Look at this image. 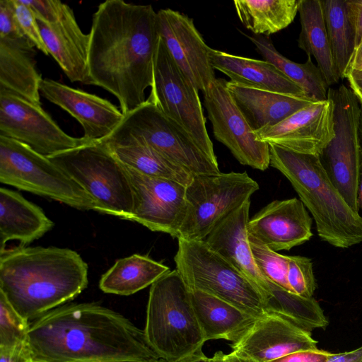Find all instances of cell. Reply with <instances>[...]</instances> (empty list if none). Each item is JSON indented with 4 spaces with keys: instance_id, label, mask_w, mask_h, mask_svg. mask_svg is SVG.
<instances>
[{
    "instance_id": "1",
    "label": "cell",
    "mask_w": 362,
    "mask_h": 362,
    "mask_svg": "<svg viewBox=\"0 0 362 362\" xmlns=\"http://www.w3.org/2000/svg\"><path fill=\"white\" fill-rule=\"evenodd\" d=\"M89 35L90 85L115 95L126 115L145 103L152 84L157 12L151 5L107 0L93 13Z\"/></svg>"
},
{
    "instance_id": "2",
    "label": "cell",
    "mask_w": 362,
    "mask_h": 362,
    "mask_svg": "<svg viewBox=\"0 0 362 362\" xmlns=\"http://www.w3.org/2000/svg\"><path fill=\"white\" fill-rule=\"evenodd\" d=\"M34 362L156 361L144 330L96 303H68L30 324Z\"/></svg>"
},
{
    "instance_id": "3",
    "label": "cell",
    "mask_w": 362,
    "mask_h": 362,
    "mask_svg": "<svg viewBox=\"0 0 362 362\" xmlns=\"http://www.w3.org/2000/svg\"><path fill=\"white\" fill-rule=\"evenodd\" d=\"M88 265L76 251L20 245L0 250V291L28 320L74 299L88 286Z\"/></svg>"
},
{
    "instance_id": "4",
    "label": "cell",
    "mask_w": 362,
    "mask_h": 362,
    "mask_svg": "<svg viewBox=\"0 0 362 362\" xmlns=\"http://www.w3.org/2000/svg\"><path fill=\"white\" fill-rule=\"evenodd\" d=\"M269 146L270 165L291 182L311 214L321 240L339 248L362 243V216L351 209L334 186L319 156Z\"/></svg>"
},
{
    "instance_id": "5",
    "label": "cell",
    "mask_w": 362,
    "mask_h": 362,
    "mask_svg": "<svg viewBox=\"0 0 362 362\" xmlns=\"http://www.w3.org/2000/svg\"><path fill=\"white\" fill-rule=\"evenodd\" d=\"M144 332L151 349L168 362L179 361L202 349L206 340L190 291L176 269L151 286Z\"/></svg>"
},
{
    "instance_id": "6",
    "label": "cell",
    "mask_w": 362,
    "mask_h": 362,
    "mask_svg": "<svg viewBox=\"0 0 362 362\" xmlns=\"http://www.w3.org/2000/svg\"><path fill=\"white\" fill-rule=\"evenodd\" d=\"M47 158L87 192L95 211L130 221L134 193L129 176L103 142H88Z\"/></svg>"
},
{
    "instance_id": "7",
    "label": "cell",
    "mask_w": 362,
    "mask_h": 362,
    "mask_svg": "<svg viewBox=\"0 0 362 362\" xmlns=\"http://www.w3.org/2000/svg\"><path fill=\"white\" fill-rule=\"evenodd\" d=\"M178 240L176 270L189 290H198L237 307L255 318L266 306L255 285L204 240Z\"/></svg>"
},
{
    "instance_id": "8",
    "label": "cell",
    "mask_w": 362,
    "mask_h": 362,
    "mask_svg": "<svg viewBox=\"0 0 362 362\" xmlns=\"http://www.w3.org/2000/svg\"><path fill=\"white\" fill-rule=\"evenodd\" d=\"M258 189V183L246 172L193 176L186 187L185 215L177 239L204 240Z\"/></svg>"
},
{
    "instance_id": "9",
    "label": "cell",
    "mask_w": 362,
    "mask_h": 362,
    "mask_svg": "<svg viewBox=\"0 0 362 362\" xmlns=\"http://www.w3.org/2000/svg\"><path fill=\"white\" fill-rule=\"evenodd\" d=\"M0 182L81 210L91 197L61 168L28 146L0 135Z\"/></svg>"
},
{
    "instance_id": "10",
    "label": "cell",
    "mask_w": 362,
    "mask_h": 362,
    "mask_svg": "<svg viewBox=\"0 0 362 362\" xmlns=\"http://www.w3.org/2000/svg\"><path fill=\"white\" fill-rule=\"evenodd\" d=\"M327 98L334 104V136L319 157L334 186L351 209L358 213L357 194L362 163L360 103L344 85L329 88Z\"/></svg>"
},
{
    "instance_id": "11",
    "label": "cell",
    "mask_w": 362,
    "mask_h": 362,
    "mask_svg": "<svg viewBox=\"0 0 362 362\" xmlns=\"http://www.w3.org/2000/svg\"><path fill=\"white\" fill-rule=\"evenodd\" d=\"M108 137L129 138L144 143L192 176L221 173L218 162L212 160L148 99L124 115Z\"/></svg>"
},
{
    "instance_id": "12",
    "label": "cell",
    "mask_w": 362,
    "mask_h": 362,
    "mask_svg": "<svg viewBox=\"0 0 362 362\" xmlns=\"http://www.w3.org/2000/svg\"><path fill=\"white\" fill-rule=\"evenodd\" d=\"M147 99L185 131L212 160L218 162L206 129L199 90L175 64L160 36Z\"/></svg>"
},
{
    "instance_id": "13",
    "label": "cell",
    "mask_w": 362,
    "mask_h": 362,
    "mask_svg": "<svg viewBox=\"0 0 362 362\" xmlns=\"http://www.w3.org/2000/svg\"><path fill=\"white\" fill-rule=\"evenodd\" d=\"M0 135L20 141L46 157L90 142L66 134L41 105L2 88Z\"/></svg>"
},
{
    "instance_id": "14",
    "label": "cell",
    "mask_w": 362,
    "mask_h": 362,
    "mask_svg": "<svg viewBox=\"0 0 362 362\" xmlns=\"http://www.w3.org/2000/svg\"><path fill=\"white\" fill-rule=\"evenodd\" d=\"M227 81L216 78L203 93L214 137L242 165L259 170L270 165L268 144L259 141L233 100Z\"/></svg>"
},
{
    "instance_id": "15",
    "label": "cell",
    "mask_w": 362,
    "mask_h": 362,
    "mask_svg": "<svg viewBox=\"0 0 362 362\" xmlns=\"http://www.w3.org/2000/svg\"><path fill=\"white\" fill-rule=\"evenodd\" d=\"M124 166L134 193L130 221L177 238L185 215L186 186L174 180L145 175Z\"/></svg>"
},
{
    "instance_id": "16",
    "label": "cell",
    "mask_w": 362,
    "mask_h": 362,
    "mask_svg": "<svg viewBox=\"0 0 362 362\" xmlns=\"http://www.w3.org/2000/svg\"><path fill=\"white\" fill-rule=\"evenodd\" d=\"M159 36L170 57L193 86L204 93L216 80L211 47L196 28L193 19L170 8L157 12Z\"/></svg>"
},
{
    "instance_id": "17",
    "label": "cell",
    "mask_w": 362,
    "mask_h": 362,
    "mask_svg": "<svg viewBox=\"0 0 362 362\" xmlns=\"http://www.w3.org/2000/svg\"><path fill=\"white\" fill-rule=\"evenodd\" d=\"M334 104L315 101L281 122L254 132L257 138L290 151L320 156L334 136Z\"/></svg>"
},
{
    "instance_id": "18",
    "label": "cell",
    "mask_w": 362,
    "mask_h": 362,
    "mask_svg": "<svg viewBox=\"0 0 362 362\" xmlns=\"http://www.w3.org/2000/svg\"><path fill=\"white\" fill-rule=\"evenodd\" d=\"M312 223L313 218L300 199L274 200L249 220L248 239L276 252L290 250L312 238Z\"/></svg>"
},
{
    "instance_id": "19",
    "label": "cell",
    "mask_w": 362,
    "mask_h": 362,
    "mask_svg": "<svg viewBox=\"0 0 362 362\" xmlns=\"http://www.w3.org/2000/svg\"><path fill=\"white\" fill-rule=\"evenodd\" d=\"M317 344L311 332L267 313L255 319L230 347L236 354L256 362H269L298 351L316 349Z\"/></svg>"
},
{
    "instance_id": "20",
    "label": "cell",
    "mask_w": 362,
    "mask_h": 362,
    "mask_svg": "<svg viewBox=\"0 0 362 362\" xmlns=\"http://www.w3.org/2000/svg\"><path fill=\"white\" fill-rule=\"evenodd\" d=\"M40 91L45 99L80 123L83 137L88 141H100L108 137L124 117L109 100L52 79H42Z\"/></svg>"
},
{
    "instance_id": "21",
    "label": "cell",
    "mask_w": 362,
    "mask_h": 362,
    "mask_svg": "<svg viewBox=\"0 0 362 362\" xmlns=\"http://www.w3.org/2000/svg\"><path fill=\"white\" fill-rule=\"evenodd\" d=\"M250 200L221 221L205 238L208 246L244 274L258 289L265 306L271 298L269 281L255 262L247 225L250 220Z\"/></svg>"
},
{
    "instance_id": "22",
    "label": "cell",
    "mask_w": 362,
    "mask_h": 362,
    "mask_svg": "<svg viewBox=\"0 0 362 362\" xmlns=\"http://www.w3.org/2000/svg\"><path fill=\"white\" fill-rule=\"evenodd\" d=\"M37 23L49 54L58 63L69 81L90 85V35L81 30L73 10L66 5L58 21L49 23L37 20Z\"/></svg>"
},
{
    "instance_id": "23",
    "label": "cell",
    "mask_w": 362,
    "mask_h": 362,
    "mask_svg": "<svg viewBox=\"0 0 362 362\" xmlns=\"http://www.w3.org/2000/svg\"><path fill=\"white\" fill-rule=\"evenodd\" d=\"M226 86L253 132L274 126L315 102L306 95L272 92L230 81Z\"/></svg>"
},
{
    "instance_id": "24",
    "label": "cell",
    "mask_w": 362,
    "mask_h": 362,
    "mask_svg": "<svg viewBox=\"0 0 362 362\" xmlns=\"http://www.w3.org/2000/svg\"><path fill=\"white\" fill-rule=\"evenodd\" d=\"M34 47L25 37H0V88L41 105Z\"/></svg>"
},
{
    "instance_id": "25",
    "label": "cell",
    "mask_w": 362,
    "mask_h": 362,
    "mask_svg": "<svg viewBox=\"0 0 362 362\" xmlns=\"http://www.w3.org/2000/svg\"><path fill=\"white\" fill-rule=\"evenodd\" d=\"M209 57L213 68L228 76L230 81L272 92L305 95L296 83L265 60L237 56L212 48Z\"/></svg>"
},
{
    "instance_id": "26",
    "label": "cell",
    "mask_w": 362,
    "mask_h": 362,
    "mask_svg": "<svg viewBox=\"0 0 362 362\" xmlns=\"http://www.w3.org/2000/svg\"><path fill=\"white\" fill-rule=\"evenodd\" d=\"M53 226L40 207L18 192L0 188V250L8 240H18L23 245L32 243Z\"/></svg>"
},
{
    "instance_id": "27",
    "label": "cell",
    "mask_w": 362,
    "mask_h": 362,
    "mask_svg": "<svg viewBox=\"0 0 362 362\" xmlns=\"http://www.w3.org/2000/svg\"><path fill=\"white\" fill-rule=\"evenodd\" d=\"M192 304L206 341H238L255 319L232 304L198 290H189Z\"/></svg>"
},
{
    "instance_id": "28",
    "label": "cell",
    "mask_w": 362,
    "mask_h": 362,
    "mask_svg": "<svg viewBox=\"0 0 362 362\" xmlns=\"http://www.w3.org/2000/svg\"><path fill=\"white\" fill-rule=\"evenodd\" d=\"M122 165L145 175L176 181L187 186L192 175L144 143L129 138L100 141Z\"/></svg>"
},
{
    "instance_id": "29",
    "label": "cell",
    "mask_w": 362,
    "mask_h": 362,
    "mask_svg": "<svg viewBox=\"0 0 362 362\" xmlns=\"http://www.w3.org/2000/svg\"><path fill=\"white\" fill-rule=\"evenodd\" d=\"M298 13L301 27L298 47L315 58L329 86L337 83L341 78L332 53L322 0H300Z\"/></svg>"
},
{
    "instance_id": "30",
    "label": "cell",
    "mask_w": 362,
    "mask_h": 362,
    "mask_svg": "<svg viewBox=\"0 0 362 362\" xmlns=\"http://www.w3.org/2000/svg\"><path fill=\"white\" fill-rule=\"evenodd\" d=\"M168 272L163 264L134 254L117 259L102 276L99 287L106 293L130 296L151 286Z\"/></svg>"
},
{
    "instance_id": "31",
    "label": "cell",
    "mask_w": 362,
    "mask_h": 362,
    "mask_svg": "<svg viewBox=\"0 0 362 362\" xmlns=\"http://www.w3.org/2000/svg\"><path fill=\"white\" fill-rule=\"evenodd\" d=\"M245 36L255 45L257 51L265 61L274 65L284 76L296 83L309 98L314 101L327 99V85L322 72L312 61L311 57L303 64L294 62L282 55L269 37Z\"/></svg>"
},
{
    "instance_id": "32",
    "label": "cell",
    "mask_w": 362,
    "mask_h": 362,
    "mask_svg": "<svg viewBox=\"0 0 362 362\" xmlns=\"http://www.w3.org/2000/svg\"><path fill=\"white\" fill-rule=\"evenodd\" d=\"M300 0H235L242 24L255 35L269 37L286 27L298 13Z\"/></svg>"
},
{
    "instance_id": "33",
    "label": "cell",
    "mask_w": 362,
    "mask_h": 362,
    "mask_svg": "<svg viewBox=\"0 0 362 362\" xmlns=\"http://www.w3.org/2000/svg\"><path fill=\"white\" fill-rule=\"evenodd\" d=\"M327 32L334 64L344 78L356 51L355 33L346 0L322 1Z\"/></svg>"
},
{
    "instance_id": "34",
    "label": "cell",
    "mask_w": 362,
    "mask_h": 362,
    "mask_svg": "<svg viewBox=\"0 0 362 362\" xmlns=\"http://www.w3.org/2000/svg\"><path fill=\"white\" fill-rule=\"evenodd\" d=\"M269 284L271 298L267 303V313L282 317L309 332L327 327L329 320L313 297L305 298Z\"/></svg>"
},
{
    "instance_id": "35",
    "label": "cell",
    "mask_w": 362,
    "mask_h": 362,
    "mask_svg": "<svg viewBox=\"0 0 362 362\" xmlns=\"http://www.w3.org/2000/svg\"><path fill=\"white\" fill-rule=\"evenodd\" d=\"M250 246L256 265L263 276L270 282L292 292L287 279L289 256L253 243H250Z\"/></svg>"
},
{
    "instance_id": "36",
    "label": "cell",
    "mask_w": 362,
    "mask_h": 362,
    "mask_svg": "<svg viewBox=\"0 0 362 362\" xmlns=\"http://www.w3.org/2000/svg\"><path fill=\"white\" fill-rule=\"evenodd\" d=\"M30 328L29 320L21 316L0 291V346L28 341Z\"/></svg>"
},
{
    "instance_id": "37",
    "label": "cell",
    "mask_w": 362,
    "mask_h": 362,
    "mask_svg": "<svg viewBox=\"0 0 362 362\" xmlns=\"http://www.w3.org/2000/svg\"><path fill=\"white\" fill-rule=\"evenodd\" d=\"M287 279L293 293L311 298L317 288L310 258L289 256Z\"/></svg>"
},
{
    "instance_id": "38",
    "label": "cell",
    "mask_w": 362,
    "mask_h": 362,
    "mask_svg": "<svg viewBox=\"0 0 362 362\" xmlns=\"http://www.w3.org/2000/svg\"><path fill=\"white\" fill-rule=\"evenodd\" d=\"M17 23L23 34L33 45L49 55L47 47L43 41L37 20L32 9L22 0H11Z\"/></svg>"
},
{
    "instance_id": "39",
    "label": "cell",
    "mask_w": 362,
    "mask_h": 362,
    "mask_svg": "<svg viewBox=\"0 0 362 362\" xmlns=\"http://www.w3.org/2000/svg\"><path fill=\"white\" fill-rule=\"evenodd\" d=\"M33 11L37 20L52 23L59 20L66 6L61 1L22 0Z\"/></svg>"
},
{
    "instance_id": "40",
    "label": "cell",
    "mask_w": 362,
    "mask_h": 362,
    "mask_svg": "<svg viewBox=\"0 0 362 362\" xmlns=\"http://www.w3.org/2000/svg\"><path fill=\"white\" fill-rule=\"evenodd\" d=\"M25 37L17 23L11 0L0 1V37Z\"/></svg>"
},
{
    "instance_id": "41",
    "label": "cell",
    "mask_w": 362,
    "mask_h": 362,
    "mask_svg": "<svg viewBox=\"0 0 362 362\" xmlns=\"http://www.w3.org/2000/svg\"><path fill=\"white\" fill-rule=\"evenodd\" d=\"M0 362H34L28 341L0 346Z\"/></svg>"
},
{
    "instance_id": "42",
    "label": "cell",
    "mask_w": 362,
    "mask_h": 362,
    "mask_svg": "<svg viewBox=\"0 0 362 362\" xmlns=\"http://www.w3.org/2000/svg\"><path fill=\"white\" fill-rule=\"evenodd\" d=\"M333 353L316 349L298 351L269 362H327Z\"/></svg>"
},
{
    "instance_id": "43",
    "label": "cell",
    "mask_w": 362,
    "mask_h": 362,
    "mask_svg": "<svg viewBox=\"0 0 362 362\" xmlns=\"http://www.w3.org/2000/svg\"><path fill=\"white\" fill-rule=\"evenodd\" d=\"M346 2L354 30L356 50L362 45V0H346Z\"/></svg>"
},
{
    "instance_id": "44",
    "label": "cell",
    "mask_w": 362,
    "mask_h": 362,
    "mask_svg": "<svg viewBox=\"0 0 362 362\" xmlns=\"http://www.w3.org/2000/svg\"><path fill=\"white\" fill-rule=\"evenodd\" d=\"M345 78L349 85L350 90L354 93L360 104H362V70L349 69Z\"/></svg>"
},
{
    "instance_id": "45",
    "label": "cell",
    "mask_w": 362,
    "mask_h": 362,
    "mask_svg": "<svg viewBox=\"0 0 362 362\" xmlns=\"http://www.w3.org/2000/svg\"><path fill=\"white\" fill-rule=\"evenodd\" d=\"M327 362H362V346L353 351L334 354Z\"/></svg>"
},
{
    "instance_id": "46",
    "label": "cell",
    "mask_w": 362,
    "mask_h": 362,
    "mask_svg": "<svg viewBox=\"0 0 362 362\" xmlns=\"http://www.w3.org/2000/svg\"><path fill=\"white\" fill-rule=\"evenodd\" d=\"M210 361L211 358L206 356L202 352V349H201L194 354L177 362H210Z\"/></svg>"
},
{
    "instance_id": "47",
    "label": "cell",
    "mask_w": 362,
    "mask_h": 362,
    "mask_svg": "<svg viewBox=\"0 0 362 362\" xmlns=\"http://www.w3.org/2000/svg\"><path fill=\"white\" fill-rule=\"evenodd\" d=\"M225 362H256L249 358L242 356L234 351L224 354Z\"/></svg>"
},
{
    "instance_id": "48",
    "label": "cell",
    "mask_w": 362,
    "mask_h": 362,
    "mask_svg": "<svg viewBox=\"0 0 362 362\" xmlns=\"http://www.w3.org/2000/svg\"><path fill=\"white\" fill-rule=\"evenodd\" d=\"M357 195H358L357 201H358V208L362 209V163H361V173H360Z\"/></svg>"
},
{
    "instance_id": "49",
    "label": "cell",
    "mask_w": 362,
    "mask_h": 362,
    "mask_svg": "<svg viewBox=\"0 0 362 362\" xmlns=\"http://www.w3.org/2000/svg\"><path fill=\"white\" fill-rule=\"evenodd\" d=\"M224 354L222 351H216L211 358L210 362H225Z\"/></svg>"
},
{
    "instance_id": "50",
    "label": "cell",
    "mask_w": 362,
    "mask_h": 362,
    "mask_svg": "<svg viewBox=\"0 0 362 362\" xmlns=\"http://www.w3.org/2000/svg\"><path fill=\"white\" fill-rule=\"evenodd\" d=\"M361 113H360V121H359V136L361 144V150H362V104H360Z\"/></svg>"
},
{
    "instance_id": "51",
    "label": "cell",
    "mask_w": 362,
    "mask_h": 362,
    "mask_svg": "<svg viewBox=\"0 0 362 362\" xmlns=\"http://www.w3.org/2000/svg\"><path fill=\"white\" fill-rule=\"evenodd\" d=\"M115 362H144V361H115ZM147 362H168L163 359H160L156 361H147Z\"/></svg>"
}]
</instances>
